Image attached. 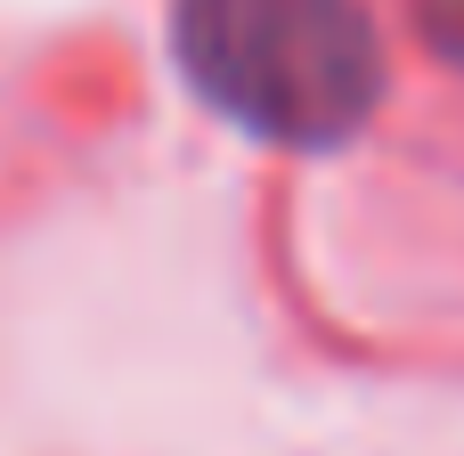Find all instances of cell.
Wrapping results in <instances>:
<instances>
[{"label":"cell","instance_id":"cell-1","mask_svg":"<svg viewBox=\"0 0 464 456\" xmlns=\"http://www.w3.org/2000/svg\"><path fill=\"white\" fill-rule=\"evenodd\" d=\"M171 57L212 114L277 147H343L383 106L359 0H171Z\"/></svg>","mask_w":464,"mask_h":456},{"label":"cell","instance_id":"cell-2","mask_svg":"<svg viewBox=\"0 0 464 456\" xmlns=\"http://www.w3.org/2000/svg\"><path fill=\"white\" fill-rule=\"evenodd\" d=\"M416 8H424V24H432V41H440V49H457V57H464V0H416Z\"/></svg>","mask_w":464,"mask_h":456}]
</instances>
